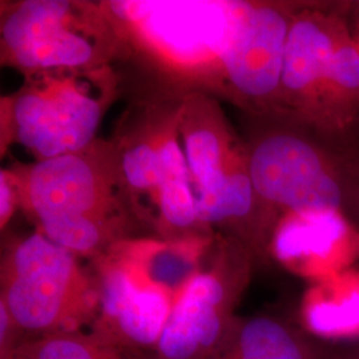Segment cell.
I'll use <instances>...</instances> for the list:
<instances>
[{
  "mask_svg": "<svg viewBox=\"0 0 359 359\" xmlns=\"http://www.w3.org/2000/svg\"><path fill=\"white\" fill-rule=\"evenodd\" d=\"M245 145L264 215L334 213L359 229V142L323 136L280 117H255Z\"/></svg>",
  "mask_w": 359,
  "mask_h": 359,
  "instance_id": "1",
  "label": "cell"
},
{
  "mask_svg": "<svg viewBox=\"0 0 359 359\" xmlns=\"http://www.w3.org/2000/svg\"><path fill=\"white\" fill-rule=\"evenodd\" d=\"M246 1H112L120 39L176 76L221 88V72Z\"/></svg>",
  "mask_w": 359,
  "mask_h": 359,
  "instance_id": "2",
  "label": "cell"
},
{
  "mask_svg": "<svg viewBox=\"0 0 359 359\" xmlns=\"http://www.w3.org/2000/svg\"><path fill=\"white\" fill-rule=\"evenodd\" d=\"M0 302L20 332H77L100 308L99 286L76 256L40 231L15 241L1 259Z\"/></svg>",
  "mask_w": 359,
  "mask_h": 359,
  "instance_id": "3",
  "label": "cell"
},
{
  "mask_svg": "<svg viewBox=\"0 0 359 359\" xmlns=\"http://www.w3.org/2000/svg\"><path fill=\"white\" fill-rule=\"evenodd\" d=\"M1 60L28 75L105 68L121 41L102 6L25 0L1 11Z\"/></svg>",
  "mask_w": 359,
  "mask_h": 359,
  "instance_id": "4",
  "label": "cell"
},
{
  "mask_svg": "<svg viewBox=\"0 0 359 359\" xmlns=\"http://www.w3.org/2000/svg\"><path fill=\"white\" fill-rule=\"evenodd\" d=\"M105 69L28 75L26 84L3 102L7 136L38 161L88 148L108 100L105 87L96 86Z\"/></svg>",
  "mask_w": 359,
  "mask_h": 359,
  "instance_id": "5",
  "label": "cell"
},
{
  "mask_svg": "<svg viewBox=\"0 0 359 359\" xmlns=\"http://www.w3.org/2000/svg\"><path fill=\"white\" fill-rule=\"evenodd\" d=\"M93 144L83 151L11 172L19 205L36 225L65 218H90L121 225L124 206L120 193L127 191L117 151Z\"/></svg>",
  "mask_w": 359,
  "mask_h": 359,
  "instance_id": "6",
  "label": "cell"
},
{
  "mask_svg": "<svg viewBox=\"0 0 359 359\" xmlns=\"http://www.w3.org/2000/svg\"><path fill=\"white\" fill-rule=\"evenodd\" d=\"M255 256L228 238L216 262L180 292L157 342V359H209L226 341Z\"/></svg>",
  "mask_w": 359,
  "mask_h": 359,
  "instance_id": "7",
  "label": "cell"
},
{
  "mask_svg": "<svg viewBox=\"0 0 359 359\" xmlns=\"http://www.w3.org/2000/svg\"><path fill=\"white\" fill-rule=\"evenodd\" d=\"M301 1H246L226 51L221 88L253 117L276 115L286 41Z\"/></svg>",
  "mask_w": 359,
  "mask_h": 359,
  "instance_id": "8",
  "label": "cell"
},
{
  "mask_svg": "<svg viewBox=\"0 0 359 359\" xmlns=\"http://www.w3.org/2000/svg\"><path fill=\"white\" fill-rule=\"evenodd\" d=\"M353 1H301L286 41L277 112L317 132L338 41L350 29Z\"/></svg>",
  "mask_w": 359,
  "mask_h": 359,
  "instance_id": "9",
  "label": "cell"
},
{
  "mask_svg": "<svg viewBox=\"0 0 359 359\" xmlns=\"http://www.w3.org/2000/svg\"><path fill=\"white\" fill-rule=\"evenodd\" d=\"M100 323L95 333L107 344L156 348L172 310V295L144 283L121 259L107 265L99 283Z\"/></svg>",
  "mask_w": 359,
  "mask_h": 359,
  "instance_id": "10",
  "label": "cell"
},
{
  "mask_svg": "<svg viewBox=\"0 0 359 359\" xmlns=\"http://www.w3.org/2000/svg\"><path fill=\"white\" fill-rule=\"evenodd\" d=\"M179 132L196 193L248 164L244 144L236 140L217 104L203 93L182 100Z\"/></svg>",
  "mask_w": 359,
  "mask_h": 359,
  "instance_id": "11",
  "label": "cell"
},
{
  "mask_svg": "<svg viewBox=\"0 0 359 359\" xmlns=\"http://www.w3.org/2000/svg\"><path fill=\"white\" fill-rule=\"evenodd\" d=\"M209 359H337L326 346L293 323L274 316L238 318Z\"/></svg>",
  "mask_w": 359,
  "mask_h": 359,
  "instance_id": "12",
  "label": "cell"
},
{
  "mask_svg": "<svg viewBox=\"0 0 359 359\" xmlns=\"http://www.w3.org/2000/svg\"><path fill=\"white\" fill-rule=\"evenodd\" d=\"M180 105L175 112L158 124H151L140 133L130 135L118 148V168L127 192L137 196H151L156 200L164 180L163 170V142L169 129L177 121Z\"/></svg>",
  "mask_w": 359,
  "mask_h": 359,
  "instance_id": "13",
  "label": "cell"
},
{
  "mask_svg": "<svg viewBox=\"0 0 359 359\" xmlns=\"http://www.w3.org/2000/svg\"><path fill=\"white\" fill-rule=\"evenodd\" d=\"M124 262L144 283L154 285L168 294H179L185 285L198 273L197 252L191 245H142L136 257L129 256Z\"/></svg>",
  "mask_w": 359,
  "mask_h": 359,
  "instance_id": "14",
  "label": "cell"
},
{
  "mask_svg": "<svg viewBox=\"0 0 359 359\" xmlns=\"http://www.w3.org/2000/svg\"><path fill=\"white\" fill-rule=\"evenodd\" d=\"M154 204L158 209V218L169 234L184 233L201 228L197 198L191 176L165 177Z\"/></svg>",
  "mask_w": 359,
  "mask_h": 359,
  "instance_id": "15",
  "label": "cell"
},
{
  "mask_svg": "<svg viewBox=\"0 0 359 359\" xmlns=\"http://www.w3.org/2000/svg\"><path fill=\"white\" fill-rule=\"evenodd\" d=\"M19 205V194L18 188L15 185L11 172L10 170H1L0 175V226L4 229V226L8 224V221L13 217L15 208Z\"/></svg>",
  "mask_w": 359,
  "mask_h": 359,
  "instance_id": "16",
  "label": "cell"
},
{
  "mask_svg": "<svg viewBox=\"0 0 359 359\" xmlns=\"http://www.w3.org/2000/svg\"><path fill=\"white\" fill-rule=\"evenodd\" d=\"M348 16H351V23L348 22L351 36H353V40L355 41V44L359 48V1L351 3V8L348 11Z\"/></svg>",
  "mask_w": 359,
  "mask_h": 359,
  "instance_id": "17",
  "label": "cell"
},
{
  "mask_svg": "<svg viewBox=\"0 0 359 359\" xmlns=\"http://www.w3.org/2000/svg\"><path fill=\"white\" fill-rule=\"evenodd\" d=\"M337 359H359V347L350 351L346 355H337Z\"/></svg>",
  "mask_w": 359,
  "mask_h": 359,
  "instance_id": "18",
  "label": "cell"
}]
</instances>
